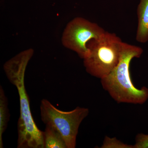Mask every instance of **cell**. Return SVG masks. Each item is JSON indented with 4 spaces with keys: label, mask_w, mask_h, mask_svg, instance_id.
Masks as SVG:
<instances>
[{
    "label": "cell",
    "mask_w": 148,
    "mask_h": 148,
    "mask_svg": "<svg viewBox=\"0 0 148 148\" xmlns=\"http://www.w3.org/2000/svg\"><path fill=\"white\" fill-rule=\"evenodd\" d=\"M33 53L32 49L24 51L7 61L4 65L8 79L16 87L19 96L18 148H44L43 131L39 129L32 116L24 82L26 69Z\"/></svg>",
    "instance_id": "1"
},
{
    "label": "cell",
    "mask_w": 148,
    "mask_h": 148,
    "mask_svg": "<svg viewBox=\"0 0 148 148\" xmlns=\"http://www.w3.org/2000/svg\"><path fill=\"white\" fill-rule=\"evenodd\" d=\"M139 47L123 43L119 62L108 75L101 79L103 88L118 103L143 104L148 98V89L135 87L130 76V67L133 58L143 53Z\"/></svg>",
    "instance_id": "2"
},
{
    "label": "cell",
    "mask_w": 148,
    "mask_h": 148,
    "mask_svg": "<svg viewBox=\"0 0 148 148\" xmlns=\"http://www.w3.org/2000/svg\"><path fill=\"white\" fill-rule=\"evenodd\" d=\"M123 43L115 34L107 32L89 41V54L83 59L86 71L100 79L108 75L119 62Z\"/></svg>",
    "instance_id": "3"
},
{
    "label": "cell",
    "mask_w": 148,
    "mask_h": 148,
    "mask_svg": "<svg viewBox=\"0 0 148 148\" xmlns=\"http://www.w3.org/2000/svg\"><path fill=\"white\" fill-rule=\"evenodd\" d=\"M41 119L46 125L54 127L60 133L67 148H75L79 128L83 121L88 115L89 110L77 107L73 110H59L45 99L41 101Z\"/></svg>",
    "instance_id": "4"
},
{
    "label": "cell",
    "mask_w": 148,
    "mask_h": 148,
    "mask_svg": "<svg viewBox=\"0 0 148 148\" xmlns=\"http://www.w3.org/2000/svg\"><path fill=\"white\" fill-rule=\"evenodd\" d=\"M98 24L82 17L74 18L67 24L62 38L63 45L76 52L81 58H86L89 53L87 44L106 32Z\"/></svg>",
    "instance_id": "5"
},
{
    "label": "cell",
    "mask_w": 148,
    "mask_h": 148,
    "mask_svg": "<svg viewBox=\"0 0 148 148\" xmlns=\"http://www.w3.org/2000/svg\"><path fill=\"white\" fill-rule=\"evenodd\" d=\"M137 14L138 23L136 40L145 43L148 41V0H140Z\"/></svg>",
    "instance_id": "6"
},
{
    "label": "cell",
    "mask_w": 148,
    "mask_h": 148,
    "mask_svg": "<svg viewBox=\"0 0 148 148\" xmlns=\"http://www.w3.org/2000/svg\"><path fill=\"white\" fill-rule=\"evenodd\" d=\"M43 134L44 148H67L64 138L52 126L46 125Z\"/></svg>",
    "instance_id": "7"
},
{
    "label": "cell",
    "mask_w": 148,
    "mask_h": 148,
    "mask_svg": "<svg viewBox=\"0 0 148 148\" xmlns=\"http://www.w3.org/2000/svg\"><path fill=\"white\" fill-rule=\"evenodd\" d=\"M10 115L8 101L2 86H0V148L3 147V135L7 127Z\"/></svg>",
    "instance_id": "8"
},
{
    "label": "cell",
    "mask_w": 148,
    "mask_h": 148,
    "mask_svg": "<svg viewBox=\"0 0 148 148\" xmlns=\"http://www.w3.org/2000/svg\"><path fill=\"white\" fill-rule=\"evenodd\" d=\"M102 148H134L133 145H130L125 144L116 138H110L109 137H105Z\"/></svg>",
    "instance_id": "9"
},
{
    "label": "cell",
    "mask_w": 148,
    "mask_h": 148,
    "mask_svg": "<svg viewBox=\"0 0 148 148\" xmlns=\"http://www.w3.org/2000/svg\"><path fill=\"white\" fill-rule=\"evenodd\" d=\"M134 148H148V135L139 133L135 138Z\"/></svg>",
    "instance_id": "10"
}]
</instances>
